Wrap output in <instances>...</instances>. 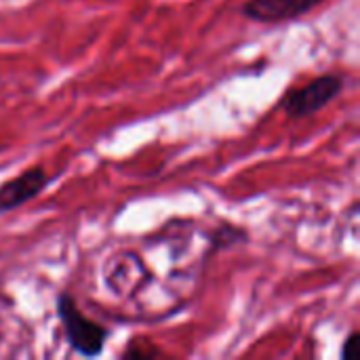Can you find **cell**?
I'll use <instances>...</instances> for the list:
<instances>
[{
	"instance_id": "cell-7",
	"label": "cell",
	"mask_w": 360,
	"mask_h": 360,
	"mask_svg": "<svg viewBox=\"0 0 360 360\" xmlns=\"http://www.w3.org/2000/svg\"><path fill=\"white\" fill-rule=\"evenodd\" d=\"M359 342H360V331H350V335L344 340V346H342V352H340V356L342 360H352L359 352H356V348H359Z\"/></svg>"
},
{
	"instance_id": "cell-2",
	"label": "cell",
	"mask_w": 360,
	"mask_h": 360,
	"mask_svg": "<svg viewBox=\"0 0 360 360\" xmlns=\"http://www.w3.org/2000/svg\"><path fill=\"white\" fill-rule=\"evenodd\" d=\"M344 86H346V78L342 74H333V72L321 74L310 82L285 93L283 99L278 101V108L287 114V118L304 120L331 105L344 93Z\"/></svg>"
},
{
	"instance_id": "cell-6",
	"label": "cell",
	"mask_w": 360,
	"mask_h": 360,
	"mask_svg": "<svg viewBox=\"0 0 360 360\" xmlns=\"http://www.w3.org/2000/svg\"><path fill=\"white\" fill-rule=\"evenodd\" d=\"M249 240H251V232L245 226H236L232 221H221L209 230V234H207L209 249H207L202 259L209 262L213 255H217L221 251H230V249L240 247V245H247Z\"/></svg>"
},
{
	"instance_id": "cell-9",
	"label": "cell",
	"mask_w": 360,
	"mask_h": 360,
	"mask_svg": "<svg viewBox=\"0 0 360 360\" xmlns=\"http://www.w3.org/2000/svg\"><path fill=\"white\" fill-rule=\"evenodd\" d=\"M0 150H2V146H0Z\"/></svg>"
},
{
	"instance_id": "cell-5",
	"label": "cell",
	"mask_w": 360,
	"mask_h": 360,
	"mask_svg": "<svg viewBox=\"0 0 360 360\" xmlns=\"http://www.w3.org/2000/svg\"><path fill=\"white\" fill-rule=\"evenodd\" d=\"M327 0H247L240 4V15L253 23L281 25L295 21Z\"/></svg>"
},
{
	"instance_id": "cell-8",
	"label": "cell",
	"mask_w": 360,
	"mask_h": 360,
	"mask_svg": "<svg viewBox=\"0 0 360 360\" xmlns=\"http://www.w3.org/2000/svg\"><path fill=\"white\" fill-rule=\"evenodd\" d=\"M160 352L158 350H143V348H139L137 344H131L127 350H124V354H122V359H154V356H158Z\"/></svg>"
},
{
	"instance_id": "cell-3",
	"label": "cell",
	"mask_w": 360,
	"mask_h": 360,
	"mask_svg": "<svg viewBox=\"0 0 360 360\" xmlns=\"http://www.w3.org/2000/svg\"><path fill=\"white\" fill-rule=\"evenodd\" d=\"M53 181V175L44 165H34L13 179L0 184V215L17 211L19 207L38 198Z\"/></svg>"
},
{
	"instance_id": "cell-4",
	"label": "cell",
	"mask_w": 360,
	"mask_h": 360,
	"mask_svg": "<svg viewBox=\"0 0 360 360\" xmlns=\"http://www.w3.org/2000/svg\"><path fill=\"white\" fill-rule=\"evenodd\" d=\"M150 283H152L150 270L146 268L141 257L133 251L112 255L110 262L105 264V285L118 297L133 295Z\"/></svg>"
},
{
	"instance_id": "cell-1",
	"label": "cell",
	"mask_w": 360,
	"mask_h": 360,
	"mask_svg": "<svg viewBox=\"0 0 360 360\" xmlns=\"http://www.w3.org/2000/svg\"><path fill=\"white\" fill-rule=\"evenodd\" d=\"M55 310H57V319L61 323L63 335L76 354L84 359H97L103 354L105 342L110 338V329L84 316L74 295H70L68 291L59 293V297L55 300Z\"/></svg>"
}]
</instances>
